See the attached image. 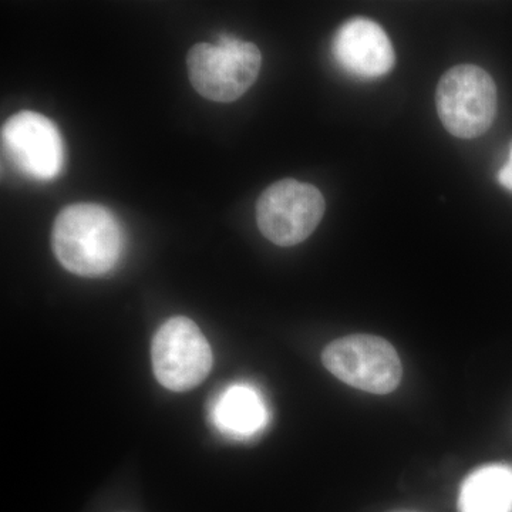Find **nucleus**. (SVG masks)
Instances as JSON below:
<instances>
[{
    "label": "nucleus",
    "mask_w": 512,
    "mask_h": 512,
    "mask_svg": "<svg viewBox=\"0 0 512 512\" xmlns=\"http://www.w3.org/2000/svg\"><path fill=\"white\" fill-rule=\"evenodd\" d=\"M332 50L339 66L362 80L384 76L396 62L389 36L376 22L366 18L350 19L340 26Z\"/></svg>",
    "instance_id": "6e6552de"
},
{
    "label": "nucleus",
    "mask_w": 512,
    "mask_h": 512,
    "mask_svg": "<svg viewBox=\"0 0 512 512\" xmlns=\"http://www.w3.org/2000/svg\"><path fill=\"white\" fill-rule=\"evenodd\" d=\"M322 363L333 376L357 390L389 394L399 387L403 365L392 343L375 335H349L330 342Z\"/></svg>",
    "instance_id": "20e7f679"
},
{
    "label": "nucleus",
    "mask_w": 512,
    "mask_h": 512,
    "mask_svg": "<svg viewBox=\"0 0 512 512\" xmlns=\"http://www.w3.org/2000/svg\"><path fill=\"white\" fill-rule=\"evenodd\" d=\"M325 208L318 188L286 178L262 192L256 204V222L264 237L275 245L295 247L318 228Z\"/></svg>",
    "instance_id": "39448f33"
},
{
    "label": "nucleus",
    "mask_w": 512,
    "mask_h": 512,
    "mask_svg": "<svg viewBox=\"0 0 512 512\" xmlns=\"http://www.w3.org/2000/svg\"><path fill=\"white\" fill-rule=\"evenodd\" d=\"M53 251L74 275L96 278L110 272L124 248L123 231L113 214L99 204H73L57 215Z\"/></svg>",
    "instance_id": "f257e3e1"
},
{
    "label": "nucleus",
    "mask_w": 512,
    "mask_h": 512,
    "mask_svg": "<svg viewBox=\"0 0 512 512\" xmlns=\"http://www.w3.org/2000/svg\"><path fill=\"white\" fill-rule=\"evenodd\" d=\"M2 147L20 173L53 180L62 173L64 146L55 123L35 111H20L2 128Z\"/></svg>",
    "instance_id": "0eeeda50"
},
{
    "label": "nucleus",
    "mask_w": 512,
    "mask_h": 512,
    "mask_svg": "<svg viewBox=\"0 0 512 512\" xmlns=\"http://www.w3.org/2000/svg\"><path fill=\"white\" fill-rule=\"evenodd\" d=\"M437 113L451 136L476 138L493 126L497 87L481 67L460 64L441 77L436 93Z\"/></svg>",
    "instance_id": "7ed1b4c3"
},
{
    "label": "nucleus",
    "mask_w": 512,
    "mask_h": 512,
    "mask_svg": "<svg viewBox=\"0 0 512 512\" xmlns=\"http://www.w3.org/2000/svg\"><path fill=\"white\" fill-rule=\"evenodd\" d=\"M211 419L225 436L245 439L255 436L268 424V409L255 387L232 384L215 399Z\"/></svg>",
    "instance_id": "1a4fd4ad"
},
{
    "label": "nucleus",
    "mask_w": 512,
    "mask_h": 512,
    "mask_svg": "<svg viewBox=\"0 0 512 512\" xmlns=\"http://www.w3.org/2000/svg\"><path fill=\"white\" fill-rule=\"evenodd\" d=\"M508 165H510V167L512 168V146H511V151H510V160H508Z\"/></svg>",
    "instance_id": "9b49d317"
},
{
    "label": "nucleus",
    "mask_w": 512,
    "mask_h": 512,
    "mask_svg": "<svg viewBox=\"0 0 512 512\" xmlns=\"http://www.w3.org/2000/svg\"><path fill=\"white\" fill-rule=\"evenodd\" d=\"M151 359L161 386L183 393L194 389L210 375L212 350L197 323L185 316H175L157 330Z\"/></svg>",
    "instance_id": "423d86ee"
},
{
    "label": "nucleus",
    "mask_w": 512,
    "mask_h": 512,
    "mask_svg": "<svg viewBox=\"0 0 512 512\" xmlns=\"http://www.w3.org/2000/svg\"><path fill=\"white\" fill-rule=\"evenodd\" d=\"M460 512H512V467L490 464L473 471L461 484Z\"/></svg>",
    "instance_id": "9d476101"
},
{
    "label": "nucleus",
    "mask_w": 512,
    "mask_h": 512,
    "mask_svg": "<svg viewBox=\"0 0 512 512\" xmlns=\"http://www.w3.org/2000/svg\"><path fill=\"white\" fill-rule=\"evenodd\" d=\"M187 64L192 86L202 97L231 103L258 79L262 55L254 43L222 35L218 45L198 43L192 47Z\"/></svg>",
    "instance_id": "f03ea898"
},
{
    "label": "nucleus",
    "mask_w": 512,
    "mask_h": 512,
    "mask_svg": "<svg viewBox=\"0 0 512 512\" xmlns=\"http://www.w3.org/2000/svg\"><path fill=\"white\" fill-rule=\"evenodd\" d=\"M394 512H413V511H394Z\"/></svg>",
    "instance_id": "f8f14e48"
}]
</instances>
